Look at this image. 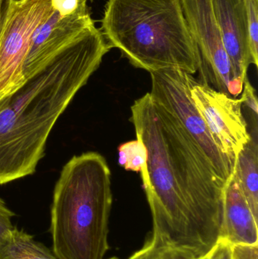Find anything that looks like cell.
<instances>
[{"label": "cell", "instance_id": "cell-21", "mask_svg": "<svg viewBox=\"0 0 258 259\" xmlns=\"http://www.w3.org/2000/svg\"><path fill=\"white\" fill-rule=\"evenodd\" d=\"M233 259H258V244L233 246Z\"/></svg>", "mask_w": 258, "mask_h": 259}, {"label": "cell", "instance_id": "cell-19", "mask_svg": "<svg viewBox=\"0 0 258 259\" xmlns=\"http://www.w3.org/2000/svg\"><path fill=\"white\" fill-rule=\"evenodd\" d=\"M242 99L243 101V106L248 108L249 112L252 114V118H254L255 123L257 121L258 105L257 96H256L255 90L250 83L248 79H246L244 82L243 91H242Z\"/></svg>", "mask_w": 258, "mask_h": 259}, {"label": "cell", "instance_id": "cell-16", "mask_svg": "<svg viewBox=\"0 0 258 259\" xmlns=\"http://www.w3.org/2000/svg\"><path fill=\"white\" fill-rule=\"evenodd\" d=\"M147 259H198V257L189 249L159 244L156 240V246Z\"/></svg>", "mask_w": 258, "mask_h": 259}, {"label": "cell", "instance_id": "cell-23", "mask_svg": "<svg viewBox=\"0 0 258 259\" xmlns=\"http://www.w3.org/2000/svg\"><path fill=\"white\" fill-rule=\"evenodd\" d=\"M156 240L153 238L152 237L151 238L148 239L147 240L146 243L144 245L142 249L138 250L137 252L133 253L131 256L129 257L127 259H147V257L149 255L151 251L152 250L153 248L156 246ZM109 259H118L114 257V258Z\"/></svg>", "mask_w": 258, "mask_h": 259}, {"label": "cell", "instance_id": "cell-3", "mask_svg": "<svg viewBox=\"0 0 258 259\" xmlns=\"http://www.w3.org/2000/svg\"><path fill=\"white\" fill-rule=\"evenodd\" d=\"M112 205L106 158L96 152L73 156L53 191L49 231L58 259H104Z\"/></svg>", "mask_w": 258, "mask_h": 259}, {"label": "cell", "instance_id": "cell-11", "mask_svg": "<svg viewBox=\"0 0 258 259\" xmlns=\"http://www.w3.org/2000/svg\"><path fill=\"white\" fill-rule=\"evenodd\" d=\"M257 222L233 170L224 189L220 238L233 246L258 244Z\"/></svg>", "mask_w": 258, "mask_h": 259}, {"label": "cell", "instance_id": "cell-14", "mask_svg": "<svg viewBox=\"0 0 258 259\" xmlns=\"http://www.w3.org/2000/svg\"><path fill=\"white\" fill-rule=\"evenodd\" d=\"M146 161V148L139 139L123 143L118 147V164L126 170L140 173Z\"/></svg>", "mask_w": 258, "mask_h": 259}, {"label": "cell", "instance_id": "cell-7", "mask_svg": "<svg viewBox=\"0 0 258 259\" xmlns=\"http://www.w3.org/2000/svg\"><path fill=\"white\" fill-rule=\"evenodd\" d=\"M53 12L51 0H15L0 42V103L26 83L24 65L32 36Z\"/></svg>", "mask_w": 258, "mask_h": 259}, {"label": "cell", "instance_id": "cell-17", "mask_svg": "<svg viewBox=\"0 0 258 259\" xmlns=\"http://www.w3.org/2000/svg\"><path fill=\"white\" fill-rule=\"evenodd\" d=\"M233 247L227 240L220 238L205 255L198 259H233Z\"/></svg>", "mask_w": 258, "mask_h": 259}, {"label": "cell", "instance_id": "cell-18", "mask_svg": "<svg viewBox=\"0 0 258 259\" xmlns=\"http://www.w3.org/2000/svg\"><path fill=\"white\" fill-rule=\"evenodd\" d=\"M15 215V213L9 209L5 201L0 198V243L15 228L12 222V218Z\"/></svg>", "mask_w": 258, "mask_h": 259}, {"label": "cell", "instance_id": "cell-5", "mask_svg": "<svg viewBox=\"0 0 258 259\" xmlns=\"http://www.w3.org/2000/svg\"><path fill=\"white\" fill-rule=\"evenodd\" d=\"M150 74L149 94L153 100L177 118L200 146L218 175L224 181H228L235 164L218 147L194 105L191 97L194 76L176 68L152 71Z\"/></svg>", "mask_w": 258, "mask_h": 259}, {"label": "cell", "instance_id": "cell-22", "mask_svg": "<svg viewBox=\"0 0 258 259\" xmlns=\"http://www.w3.org/2000/svg\"><path fill=\"white\" fill-rule=\"evenodd\" d=\"M15 0H0V42Z\"/></svg>", "mask_w": 258, "mask_h": 259}, {"label": "cell", "instance_id": "cell-6", "mask_svg": "<svg viewBox=\"0 0 258 259\" xmlns=\"http://www.w3.org/2000/svg\"><path fill=\"white\" fill-rule=\"evenodd\" d=\"M200 56L198 81L233 98L243 91L226 52L211 0H180Z\"/></svg>", "mask_w": 258, "mask_h": 259}, {"label": "cell", "instance_id": "cell-4", "mask_svg": "<svg viewBox=\"0 0 258 259\" xmlns=\"http://www.w3.org/2000/svg\"><path fill=\"white\" fill-rule=\"evenodd\" d=\"M100 30L136 68L198 71L199 52L180 0H108Z\"/></svg>", "mask_w": 258, "mask_h": 259}, {"label": "cell", "instance_id": "cell-8", "mask_svg": "<svg viewBox=\"0 0 258 259\" xmlns=\"http://www.w3.org/2000/svg\"><path fill=\"white\" fill-rule=\"evenodd\" d=\"M191 97L215 143L236 164L239 152L251 135L242 112L243 101L219 92L194 78Z\"/></svg>", "mask_w": 258, "mask_h": 259}, {"label": "cell", "instance_id": "cell-20", "mask_svg": "<svg viewBox=\"0 0 258 259\" xmlns=\"http://www.w3.org/2000/svg\"><path fill=\"white\" fill-rule=\"evenodd\" d=\"M51 7L62 16L71 15L77 12L87 0H51Z\"/></svg>", "mask_w": 258, "mask_h": 259}, {"label": "cell", "instance_id": "cell-12", "mask_svg": "<svg viewBox=\"0 0 258 259\" xmlns=\"http://www.w3.org/2000/svg\"><path fill=\"white\" fill-rule=\"evenodd\" d=\"M234 171L239 185L254 217L258 219V146L257 136L239 152Z\"/></svg>", "mask_w": 258, "mask_h": 259}, {"label": "cell", "instance_id": "cell-1", "mask_svg": "<svg viewBox=\"0 0 258 259\" xmlns=\"http://www.w3.org/2000/svg\"><path fill=\"white\" fill-rule=\"evenodd\" d=\"M130 120L147 150L140 175L152 216V237L159 244L203 256L220 238L227 181L149 93L135 100Z\"/></svg>", "mask_w": 258, "mask_h": 259}, {"label": "cell", "instance_id": "cell-9", "mask_svg": "<svg viewBox=\"0 0 258 259\" xmlns=\"http://www.w3.org/2000/svg\"><path fill=\"white\" fill-rule=\"evenodd\" d=\"M94 24L87 4L66 16H62L53 9L32 36L24 65L26 82L48 66Z\"/></svg>", "mask_w": 258, "mask_h": 259}, {"label": "cell", "instance_id": "cell-2", "mask_svg": "<svg viewBox=\"0 0 258 259\" xmlns=\"http://www.w3.org/2000/svg\"><path fill=\"white\" fill-rule=\"evenodd\" d=\"M111 49L94 24L0 103V185L36 172L59 117Z\"/></svg>", "mask_w": 258, "mask_h": 259}, {"label": "cell", "instance_id": "cell-10", "mask_svg": "<svg viewBox=\"0 0 258 259\" xmlns=\"http://www.w3.org/2000/svg\"><path fill=\"white\" fill-rule=\"evenodd\" d=\"M226 52L236 77L245 82L252 64L245 0H211Z\"/></svg>", "mask_w": 258, "mask_h": 259}, {"label": "cell", "instance_id": "cell-24", "mask_svg": "<svg viewBox=\"0 0 258 259\" xmlns=\"http://www.w3.org/2000/svg\"><path fill=\"white\" fill-rule=\"evenodd\" d=\"M87 1H88V0H87Z\"/></svg>", "mask_w": 258, "mask_h": 259}, {"label": "cell", "instance_id": "cell-13", "mask_svg": "<svg viewBox=\"0 0 258 259\" xmlns=\"http://www.w3.org/2000/svg\"><path fill=\"white\" fill-rule=\"evenodd\" d=\"M0 259H58L42 243L22 230L14 229L0 243Z\"/></svg>", "mask_w": 258, "mask_h": 259}, {"label": "cell", "instance_id": "cell-15", "mask_svg": "<svg viewBox=\"0 0 258 259\" xmlns=\"http://www.w3.org/2000/svg\"><path fill=\"white\" fill-rule=\"evenodd\" d=\"M250 52L253 65H258V0H245Z\"/></svg>", "mask_w": 258, "mask_h": 259}]
</instances>
